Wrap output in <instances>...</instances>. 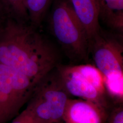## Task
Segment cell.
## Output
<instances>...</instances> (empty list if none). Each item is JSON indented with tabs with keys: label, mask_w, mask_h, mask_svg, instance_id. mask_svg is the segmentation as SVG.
Listing matches in <instances>:
<instances>
[{
	"label": "cell",
	"mask_w": 123,
	"mask_h": 123,
	"mask_svg": "<svg viewBox=\"0 0 123 123\" xmlns=\"http://www.w3.org/2000/svg\"><path fill=\"white\" fill-rule=\"evenodd\" d=\"M0 63L37 84L60 64L55 46L30 23L0 18Z\"/></svg>",
	"instance_id": "cell-1"
},
{
	"label": "cell",
	"mask_w": 123,
	"mask_h": 123,
	"mask_svg": "<svg viewBox=\"0 0 123 123\" xmlns=\"http://www.w3.org/2000/svg\"><path fill=\"white\" fill-rule=\"evenodd\" d=\"M49 24L53 35L71 61L88 60L89 38L71 0H54Z\"/></svg>",
	"instance_id": "cell-2"
},
{
	"label": "cell",
	"mask_w": 123,
	"mask_h": 123,
	"mask_svg": "<svg viewBox=\"0 0 123 123\" xmlns=\"http://www.w3.org/2000/svg\"><path fill=\"white\" fill-rule=\"evenodd\" d=\"M70 98L57 66L36 84L26 109L37 123H57Z\"/></svg>",
	"instance_id": "cell-3"
},
{
	"label": "cell",
	"mask_w": 123,
	"mask_h": 123,
	"mask_svg": "<svg viewBox=\"0 0 123 123\" xmlns=\"http://www.w3.org/2000/svg\"><path fill=\"white\" fill-rule=\"evenodd\" d=\"M62 82L70 96L91 101L110 111L116 105L108 95L104 76L89 64L57 66Z\"/></svg>",
	"instance_id": "cell-4"
},
{
	"label": "cell",
	"mask_w": 123,
	"mask_h": 123,
	"mask_svg": "<svg viewBox=\"0 0 123 123\" xmlns=\"http://www.w3.org/2000/svg\"><path fill=\"white\" fill-rule=\"evenodd\" d=\"M35 85L26 75L0 63V123H7L19 114Z\"/></svg>",
	"instance_id": "cell-5"
},
{
	"label": "cell",
	"mask_w": 123,
	"mask_h": 123,
	"mask_svg": "<svg viewBox=\"0 0 123 123\" xmlns=\"http://www.w3.org/2000/svg\"><path fill=\"white\" fill-rule=\"evenodd\" d=\"M89 56L103 76L114 72H123V35L101 27L89 39Z\"/></svg>",
	"instance_id": "cell-6"
},
{
	"label": "cell",
	"mask_w": 123,
	"mask_h": 123,
	"mask_svg": "<svg viewBox=\"0 0 123 123\" xmlns=\"http://www.w3.org/2000/svg\"><path fill=\"white\" fill-rule=\"evenodd\" d=\"M109 111L91 101L70 98L63 115L64 123H106Z\"/></svg>",
	"instance_id": "cell-7"
},
{
	"label": "cell",
	"mask_w": 123,
	"mask_h": 123,
	"mask_svg": "<svg viewBox=\"0 0 123 123\" xmlns=\"http://www.w3.org/2000/svg\"><path fill=\"white\" fill-rule=\"evenodd\" d=\"M75 12L89 39L100 28L98 0H71Z\"/></svg>",
	"instance_id": "cell-8"
},
{
	"label": "cell",
	"mask_w": 123,
	"mask_h": 123,
	"mask_svg": "<svg viewBox=\"0 0 123 123\" xmlns=\"http://www.w3.org/2000/svg\"><path fill=\"white\" fill-rule=\"evenodd\" d=\"M99 20L115 32L122 34L123 0H98Z\"/></svg>",
	"instance_id": "cell-9"
},
{
	"label": "cell",
	"mask_w": 123,
	"mask_h": 123,
	"mask_svg": "<svg viewBox=\"0 0 123 123\" xmlns=\"http://www.w3.org/2000/svg\"><path fill=\"white\" fill-rule=\"evenodd\" d=\"M0 18L29 23L26 0H0Z\"/></svg>",
	"instance_id": "cell-10"
},
{
	"label": "cell",
	"mask_w": 123,
	"mask_h": 123,
	"mask_svg": "<svg viewBox=\"0 0 123 123\" xmlns=\"http://www.w3.org/2000/svg\"><path fill=\"white\" fill-rule=\"evenodd\" d=\"M106 92L115 104H123V72H114L104 76Z\"/></svg>",
	"instance_id": "cell-11"
},
{
	"label": "cell",
	"mask_w": 123,
	"mask_h": 123,
	"mask_svg": "<svg viewBox=\"0 0 123 123\" xmlns=\"http://www.w3.org/2000/svg\"><path fill=\"white\" fill-rule=\"evenodd\" d=\"M52 0H26L29 23L38 28L43 22Z\"/></svg>",
	"instance_id": "cell-12"
},
{
	"label": "cell",
	"mask_w": 123,
	"mask_h": 123,
	"mask_svg": "<svg viewBox=\"0 0 123 123\" xmlns=\"http://www.w3.org/2000/svg\"><path fill=\"white\" fill-rule=\"evenodd\" d=\"M106 123H123V104L113 107L109 111Z\"/></svg>",
	"instance_id": "cell-13"
},
{
	"label": "cell",
	"mask_w": 123,
	"mask_h": 123,
	"mask_svg": "<svg viewBox=\"0 0 123 123\" xmlns=\"http://www.w3.org/2000/svg\"><path fill=\"white\" fill-rule=\"evenodd\" d=\"M11 123H37L31 113L26 109L15 117Z\"/></svg>",
	"instance_id": "cell-14"
},
{
	"label": "cell",
	"mask_w": 123,
	"mask_h": 123,
	"mask_svg": "<svg viewBox=\"0 0 123 123\" xmlns=\"http://www.w3.org/2000/svg\"><path fill=\"white\" fill-rule=\"evenodd\" d=\"M64 123V122L62 120V121H60V122H58V123Z\"/></svg>",
	"instance_id": "cell-15"
}]
</instances>
